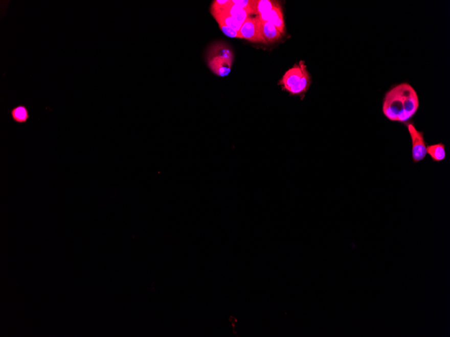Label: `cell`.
<instances>
[{
  "mask_svg": "<svg viewBox=\"0 0 450 337\" xmlns=\"http://www.w3.org/2000/svg\"><path fill=\"white\" fill-rule=\"evenodd\" d=\"M311 84V78L309 75L308 71L306 69V70L305 71L304 74H303L302 78H301L299 83L297 84L296 86H292V88H290L289 90H288V92L292 95H299V96H302V99H303V97H304L307 91L308 90Z\"/></svg>",
  "mask_w": 450,
  "mask_h": 337,
  "instance_id": "ba28073f",
  "label": "cell"
},
{
  "mask_svg": "<svg viewBox=\"0 0 450 337\" xmlns=\"http://www.w3.org/2000/svg\"><path fill=\"white\" fill-rule=\"evenodd\" d=\"M419 107V99L413 87L407 83L397 85L385 95L383 112L391 122H409Z\"/></svg>",
  "mask_w": 450,
  "mask_h": 337,
  "instance_id": "6da1fadb",
  "label": "cell"
},
{
  "mask_svg": "<svg viewBox=\"0 0 450 337\" xmlns=\"http://www.w3.org/2000/svg\"><path fill=\"white\" fill-rule=\"evenodd\" d=\"M405 126L408 129L412 140V157L414 163L421 162L426 158V145L424 141V134L422 131L417 130L415 124L413 122L405 123Z\"/></svg>",
  "mask_w": 450,
  "mask_h": 337,
  "instance_id": "3957f363",
  "label": "cell"
},
{
  "mask_svg": "<svg viewBox=\"0 0 450 337\" xmlns=\"http://www.w3.org/2000/svg\"><path fill=\"white\" fill-rule=\"evenodd\" d=\"M306 69L307 66L304 62L303 61H300L299 65H295L294 67L286 72L281 81V84L286 91H288L292 86L299 83Z\"/></svg>",
  "mask_w": 450,
  "mask_h": 337,
  "instance_id": "5b68a950",
  "label": "cell"
},
{
  "mask_svg": "<svg viewBox=\"0 0 450 337\" xmlns=\"http://www.w3.org/2000/svg\"><path fill=\"white\" fill-rule=\"evenodd\" d=\"M426 154L430 155L434 162H441L444 160L446 157L445 146L442 143L426 146Z\"/></svg>",
  "mask_w": 450,
  "mask_h": 337,
  "instance_id": "8fae6325",
  "label": "cell"
},
{
  "mask_svg": "<svg viewBox=\"0 0 450 337\" xmlns=\"http://www.w3.org/2000/svg\"><path fill=\"white\" fill-rule=\"evenodd\" d=\"M258 17L259 20L262 22L272 23L282 35H284L285 25H284L283 13H282L279 4H277L271 11L258 15Z\"/></svg>",
  "mask_w": 450,
  "mask_h": 337,
  "instance_id": "8992f818",
  "label": "cell"
},
{
  "mask_svg": "<svg viewBox=\"0 0 450 337\" xmlns=\"http://www.w3.org/2000/svg\"><path fill=\"white\" fill-rule=\"evenodd\" d=\"M233 61L232 51L224 44L212 46L208 55L209 66L218 76H227L230 73Z\"/></svg>",
  "mask_w": 450,
  "mask_h": 337,
  "instance_id": "7a4b0ae2",
  "label": "cell"
},
{
  "mask_svg": "<svg viewBox=\"0 0 450 337\" xmlns=\"http://www.w3.org/2000/svg\"><path fill=\"white\" fill-rule=\"evenodd\" d=\"M219 25V27L221 31L223 32V33L225 35H227V37H231V38H238V39H242V37L241 35H240L239 32L235 31V30L229 28L228 27L224 26V25Z\"/></svg>",
  "mask_w": 450,
  "mask_h": 337,
  "instance_id": "4fadbf2b",
  "label": "cell"
},
{
  "mask_svg": "<svg viewBox=\"0 0 450 337\" xmlns=\"http://www.w3.org/2000/svg\"><path fill=\"white\" fill-rule=\"evenodd\" d=\"M211 12L218 25H224V26L228 27L237 31H239L240 29L241 28L242 24L241 22L224 12L220 11V10H211Z\"/></svg>",
  "mask_w": 450,
  "mask_h": 337,
  "instance_id": "52a82bcc",
  "label": "cell"
},
{
  "mask_svg": "<svg viewBox=\"0 0 450 337\" xmlns=\"http://www.w3.org/2000/svg\"><path fill=\"white\" fill-rule=\"evenodd\" d=\"M261 27H262L263 36L267 43L281 39L282 34L272 23L261 21Z\"/></svg>",
  "mask_w": 450,
  "mask_h": 337,
  "instance_id": "30bf717a",
  "label": "cell"
},
{
  "mask_svg": "<svg viewBox=\"0 0 450 337\" xmlns=\"http://www.w3.org/2000/svg\"><path fill=\"white\" fill-rule=\"evenodd\" d=\"M277 4L279 3L269 0H258L256 1V14L260 15L271 11Z\"/></svg>",
  "mask_w": 450,
  "mask_h": 337,
  "instance_id": "7c38bea8",
  "label": "cell"
},
{
  "mask_svg": "<svg viewBox=\"0 0 450 337\" xmlns=\"http://www.w3.org/2000/svg\"><path fill=\"white\" fill-rule=\"evenodd\" d=\"M12 119L17 124H26L30 119V112L25 105L15 106L10 111Z\"/></svg>",
  "mask_w": 450,
  "mask_h": 337,
  "instance_id": "9c48e42d",
  "label": "cell"
},
{
  "mask_svg": "<svg viewBox=\"0 0 450 337\" xmlns=\"http://www.w3.org/2000/svg\"><path fill=\"white\" fill-rule=\"evenodd\" d=\"M239 32L243 39L267 43L263 36L261 21L259 20L258 16L256 18L249 17L242 25Z\"/></svg>",
  "mask_w": 450,
  "mask_h": 337,
  "instance_id": "277c9868",
  "label": "cell"
}]
</instances>
